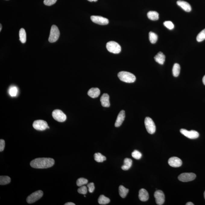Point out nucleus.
Listing matches in <instances>:
<instances>
[{"mask_svg": "<svg viewBox=\"0 0 205 205\" xmlns=\"http://www.w3.org/2000/svg\"><path fill=\"white\" fill-rule=\"evenodd\" d=\"M55 163V160L52 158H39L32 160L30 165L32 167L36 169H46L51 167Z\"/></svg>", "mask_w": 205, "mask_h": 205, "instance_id": "nucleus-1", "label": "nucleus"}, {"mask_svg": "<svg viewBox=\"0 0 205 205\" xmlns=\"http://www.w3.org/2000/svg\"><path fill=\"white\" fill-rule=\"evenodd\" d=\"M118 77L121 81L127 83H134L136 80V77L134 74L128 72L122 71L118 74Z\"/></svg>", "mask_w": 205, "mask_h": 205, "instance_id": "nucleus-2", "label": "nucleus"}, {"mask_svg": "<svg viewBox=\"0 0 205 205\" xmlns=\"http://www.w3.org/2000/svg\"><path fill=\"white\" fill-rule=\"evenodd\" d=\"M106 47L109 52L114 54L119 53L121 51V46L114 41H110L106 44Z\"/></svg>", "mask_w": 205, "mask_h": 205, "instance_id": "nucleus-3", "label": "nucleus"}, {"mask_svg": "<svg viewBox=\"0 0 205 205\" xmlns=\"http://www.w3.org/2000/svg\"><path fill=\"white\" fill-rule=\"evenodd\" d=\"M60 36V32L56 26L53 25L51 27L50 33L48 39L50 43H54L58 40Z\"/></svg>", "mask_w": 205, "mask_h": 205, "instance_id": "nucleus-4", "label": "nucleus"}, {"mask_svg": "<svg viewBox=\"0 0 205 205\" xmlns=\"http://www.w3.org/2000/svg\"><path fill=\"white\" fill-rule=\"evenodd\" d=\"M144 124L148 133L150 134H153L155 133L156 126L152 118L149 117H146L145 119Z\"/></svg>", "mask_w": 205, "mask_h": 205, "instance_id": "nucleus-5", "label": "nucleus"}, {"mask_svg": "<svg viewBox=\"0 0 205 205\" xmlns=\"http://www.w3.org/2000/svg\"><path fill=\"white\" fill-rule=\"evenodd\" d=\"M43 192L41 190L35 191L28 197L27 202L28 203H32L37 201L43 197Z\"/></svg>", "mask_w": 205, "mask_h": 205, "instance_id": "nucleus-6", "label": "nucleus"}, {"mask_svg": "<svg viewBox=\"0 0 205 205\" xmlns=\"http://www.w3.org/2000/svg\"><path fill=\"white\" fill-rule=\"evenodd\" d=\"M52 116L55 121L58 122H64L67 119L66 115L59 109H55L52 112Z\"/></svg>", "mask_w": 205, "mask_h": 205, "instance_id": "nucleus-7", "label": "nucleus"}, {"mask_svg": "<svg viewBox=\"0 0 205 205\" xmlns=\"http://www.w3.org/2000/svg\"><path fill=\"white\" fill-rule=\"evenodd\" d=\"M196 178V174L193 173H184L178 177V179L182 182H188L193 181Z\"/></svg>", "mask_w": 205, "mask_h": 205, "instance_id": "nucleus-8", "label": "nucleus"}, {"mask_svg": "<svg viewBox=\"0 0 205 205\" xmlns=\"http://www.w3.org/2000/svg\"><path fill=\"white\" fill-rule=\"evenodd\" d=\"M33 127L35 129L39 131H43L47 128V123L43 120H36L33 122Z\"/></svg>", "mask_w": 205, "mask_h": 205, "instance_id": "nucleus-9", "label": "nucleus"}, {"mask_svg": "<svg viewBox=\"0 0 205 205\" xmlns=\"http://www.w3.org/2000/svg\"><path fill=\"white\" fill-rule=\"evenodd\" d=\"M180 132L183 135L190 139H197L199 137V133L197 131H194V130L188 131V130L184 129H181L180 130Z\"/></svg>", "mask_w": 205, "mask_h": 205, "instance_id": "nucleus-10", "label": "nucleus"}, {"mask_svg": "<svg viewBox=\"0 0 205 205\" xmlns=\"http://www.w3.org/2000/svg\"><path fill=\"white\" fill-rule=\"evenodd\" d=\"M90 19L93 22L101 25H105L109 23V20L108 19L101 16H92Z\"/></svg>", "mask_w": 205, "mask_h": 205, "instance_id": "nucleus-11", "label": "nucleus"}, {"mask_svg": "<svg viewBox=\"0 0 205 205\" xmlns=\"http://www.w3.org/2000/svg\"><path fill=\"white\" fill-rule=\"evenodd\" d=\"M154 196L156 199V204L162 205L163 204L165 201V196L163 192L161 190H157L154 193Z\"/></svg>", "mask_w": 205, "mask_h": 205, "instance_id": "nucleus-12", "label": "nucleus"}, {"mask_svg": "<svg viewBox=\"0 0 205 205\" xmlns=\"http://www.w3.org/2000/svg\"><path fill=\"white\" fill-rule=\"evenodd\" d=\"M168 164L171 167L174 168L179 167L182 165V162L181 159L177 157H172L168 160Z\"/></svg>", "mask_w": 205, "mask_h": 205, "instance_id": "nucleus-13", "label": "nucleus"}, {"mask_svg": "<svg viewBox=\"0 0 205 205\" xmlns=\"http://www.w3.org/2000/svg\"><path fill=\"white\" fill-rule=\"evenodd\" d=\"M125 111L121 110L120 111L119 113L118 114V117H117L116 121L115 124V126L116 127H118L121 126L122 124L123 121L125 119Z\"/></svg>", "mask_w": 205, "mask_h": 205, "instance_id": "nucleus-14", "label": "nucleus"}, {"mask_svg": "<svg viewBox=\"0 0 205 205\" xmlns=\"http://www.w3.org/2000/svg\"><path fill=\"white\" fill-rule=\"evenodd\" d=\"M109 96L107 93H104L100 98L101 104L104 107H109L110 104L109 102Z\"/></svg>", "mask_w": 205, "mask_h": 205, "instance_id": "nucleus-15", "label": "nucleus"}, {"mask_svg": "<svg viewBox=\"0 0 205 205\" xmlns=\"http://www.w3.org/2000/svg\"><path fill=\"white\" fill-rule=\"evenodd\" d=\"M139 198L142 201H147L149 200V195L147 190L144 189H141L139 191Z\"/></svg>", "mask_w": 205, "mask_h": 205, "instance_id": "nucleus-16", "label": "nucleus"}, {"mask_svg": "<svg viewBox=\"0 0 205 205\" xmlns=\"http://www.w3.org/2000/svg\"><path fill=\"white\" fill-rule=\"evenodd\" d=\"M177 4L185 11L190 12L191 11V5L186 1H177Z\"/></svg>", "mask_w": 205, "mask_h": 205, "instance_id": "nucleus-17", "label": "nucleus"}, {"mask_svg": "<svg viewBox=\"0 0 205 205\" xmlns=\"http://www.w3.org/2000/svg\"><path fill=\"white\" fill-rule=\"evenodd\" d=\"M100 90L98 88H92L89 89L87 94L89 96L92 98L98 97L100 95Z\"/></svg>", "mask_w": 205, "mask_h": 205, "instance_id": "nucleus-18", "label": "nucleus"}, {"mask_svg": "<svg viewBox=\"0 0 205 205\" xmlns=\"http://www.w3.org/2000/svg\"><path fill=\"white\" fill-rule=\"evenodd\" d=\"M154 59L156 62L163 65L165 60V56L162 52H159L154 57Z\"/></svg>", "mask_w": 205, "mask_h": 205, "instance_id": "nucleus-19", "label": "nucleus"}, {"mask_svg": "<svg viewBox=\"0 0 205 205\" xmlns=\"http://www.w3.org/2000/svg\"><path fill=\"white\" fill-rule=\"evenodd\" d=\"M132 160L128 158H126L124 159V165L121 166V169L123 170L127 171L130 169L132 165Z\"/></svg>", "mask_w": 205, "mask_h": 205, "instance_id": "nucleus-20", "label": "nucleus"}, {"mask_svg": "<svg viewBox=\"0 0 205 205\" xmlns=\"http://www.w3.org/2000/svg\"><path fill=\"white\" fill-rule=\"evenodd\" d=\"M147 16L150 20H159V13L156 11H151L148 12Z\"/></svg>", "mask_w": 205, "mask_h": 205, "instance_id": "nucleus-21", "label": "nucleus"}, {"mask_svg": "<svg viewBox=\"0 0 205 205\" xmlns=\"http://www.w3.org/2000/svg\"><path fill=\"white\" fill-rule=\"evenodd\" d=\"M129 192L128 189L125 188L123 185H120L119 187V193L120 196L123 198H125Z\"/></svg>", "mask_w": 205, "mask_h": 205, "instance_id": "nucleus-22", "label": "nucleus"}, {"mask_svg": "<svg viewBox=\"0 0 205 205\" xmlns=\"http://www.w3.org/2000/svg\"><path fill=\"white\" fill-rule=\"evenodd\" d=\"M20 40L22 43H24L26 41V33L25 30L23 28L20 29L19 32Z\"/></svg>", "mask_w": 205, "mask_h": 205, "instance_id": "nucleus-23", "label": "nucleus"}, {"mask_svg": "<svg viewBox=\"0 0 205 205\" xmlns=\"http://www.w3.org/2000/svg\"><path fill=\"white\" fill-rule=\"evenodd\" d=\"M110 200L103 195H101L98 199V203L101 205H106L109 203Z\"/></svg>", "mask_w": 205, "mask_h": 205, "instance_id": "nucleus-24", "label": "nucleus"}, {"mask_svg": "<svg viewBox=\"0 0 205 205\" xmlns=\"http://www.w3.org/2000/svg\"><path fill=\"white\" fill-rule=\"evenodd\" d=\"M181 67L179 64L175 63L174 64L172 68V74L174 77H178L180 74Z\"/></svg>", "mask_w": 205, "mask_h": 205, "instance_id": "nucleus-25", "label": "nucleus"}, {"mask_svg": "<svg viewBox=\"0 0 205 205\" xmlns=\"http://www.w3.org/2000/svg\"><path fill=\"white\" fill-rule=\"evenodd\" d=\"M8 92L10 96L12 97H15L18 93V89L15 86H11L9 89Z\"/></svg>", "mask_w": 205, "mask_h": 205, "instance_id": "nucleus-26", "label": "nucleus"}, {"mask_svg": "<svg viewBox=\"0 0 205 205\" xmlns=\"http://www.w3.org/2000/svg\"><path fill=\"white\" fill-rule=\"evenodd\" d=\"M94 157L95 160L97 162H102L106 160V157L99 153H95L94 155Z\"/></svg>", "mask_w": 205, "mask_h": 205, "instance_id": "nucleus-27", "label": "nucleus"}, {"mask_svg": "<svg viewBox=\"0 0 205 205\" xmlns=\"http://www.w3.org/2000/svg\"><path fill=\"white\" fill-rule=\"evenodd\" d=\"M11 181V178L7 176H1L0 177V184L5 185L8 184Z\"/></svg>", "mask_w": 205, "mask_h": 205, "instance_id": "nucleus-28", "label": "nucleus"}, {"mask_svg": "<svg viewBox=\"0 0 205 205\" xmlns=\"http://www.w3.org/2000/svg\"><path fill=\"white\" fill-rule=\"evenodd\" d=\"M149 39L151 43H156L158 40L157 35L153 32H150L149 33Z\"/></svg>", "mask_w": 205, "mask_h": 205, "instance_id": "nucleus-29", "label": "nucleus"}, {"mask_svg": "<svg viewBox=\"0 0 205 205\" xmlns=\"http://www.w3.org/2000/svg\"><path fill=\"white\" fill-rule=\"evenodd\" d=\"M205 39V29L201 31L197 35V40L198 42H201Z\"/></svg>", "mask_w": 205, "mask_h": 205, "instance_id": "nucleus-30", "label": "nucleus"}, {"mask_svg": "<svg viewBox=\"0 0 205 205\" xmlns=\"http://www.w3.org/2000/svg\"><path fill=\"white\" fill-rule=\"evenodd\" d=\"M88 183V180L84 178H80L77 180V186L81 187L82 186L87 184Z\"/></svg>", "mask_w": 205, "mask_h": 205, "instance_id": "nucleus-31", "label": "nucleus"}, {"mask_svg": "<svg viewBox=\"0 0 205 205\" xmlns=\"http://www.w3.org/2000/svg\"><path fill=\"white\" fill-rule=\"evenodd\" d=\"M132 156L134 159H141L142 154L140 152L137 150H134L131 154Z\"/></svg>", "mask_w": 205, "mask_h": 205, "instance_id": "nucleus-32", "label": "nucleus"}, {"mask_svg": "<svg viewBox=\"0 0 205 205\" xmlns=\"http://www.w3.org/2000/svg\"><path fill=\"white\" fill-rule=\"evenodd\" d=\"M164 26L170 30H172L174 28V25L171 21H166L163 23Z\"/></svg>", "mask_w": 205, "mask_h": 205, "instance_id": "nucleus-33", "label": "nucleus"}, {"mask_svg": "<svg viewBox=\"0 0 205 205\" xmlns=\"http://www.w3.org/2000/svg\"><path fill=\"white\" fill-rule=\"evenodd\" d=\"M77 191L80 194H86L87 192V187L85 186H82L77 190Z\"/></svg>", "mask_w": 205, "mask_h": 205, "instance_id": "nucleus-34", "label": "nucleus"}, {"mask_svg": "<svg viewBox=\"0 0 205 205\" xmlns=\"http://www.w3.org/2000/svg\"><path fill=\"white\" fill-rule=\"evenodd\" d=\"M57 0H44V4L47 6H50L55 3Z\"/></svg>", "mask_w": 205, "mask_h": 205, "instance_id": "nucleus-35", "label": "nucleus"}, {"mask_svg": "<svg viewBox=\"0 0 205 205\" xmlns=\"http://www.w3.org/2000/svg\"><path fill=\"white\" fill-rule=\"evenodd\" d=\"M87 187L88 188L89 193H93L95 190L94 184L93 183H90L87 184Z\"/></svg>", "mask_w": 205, "mask_h": 205, "instance_id": "nucleus-36", "label": "nucleus"}, {"mask_svg": "<svg viewBox=\"0 0 205 205\" xmlns=\"http://www.w3.org/2000/svg\"><path fill=\"white\" fill-rule=\"evenodd\" d=\"M5 147V140L2 139L0 140V152H2L4 150Z\"/></svg>", "mask_w": 205, "mask_h": 205, "instance_id": "nucleus-37", "label": "nucleus"}, {"mask_svg": "<svg viewBox=\"0 0 205 205\" xmlns=\"http://www.w3.org/2000/svg\"><path fill=\"white\" fill-rule=\"evenodd\" d=\"M65 205H75V203H71V202H69V203H65Z\"/></svg>", "mask_w": 205, "mask_h": 205, "instance_id": "nucleus-38", "label": "nucleus"}, {"mask_svg": "<svg viewBox=\"0 0 205 205\" xmlns=\"http://www.w3.org/2000/svg\"><path fill=\"white\" fill-rule=\"evenodd\" d=\"M186 205H194V204H193V203H191V202H188V203H187L186 204Z\"/></svg>", "mask_w": 205, "mask_h": 205, "instance_id": "nucleus-39", "label": "nucleus"}, {"mask_svg": "<svg viewBox=\"0 0 205 205\" xmlns=\"http://www.w3.org/2000/svg\"><path fill=\"white\" fill-rule=\"evenodd\" d=\"M203 84H204L205 85V75L203 77Z\"/></svg>", "mask_w": 205, "mask_h": 205, "instance_id": "nucleus-40", "label": "nucleus"}, {"mask_svg": "<svg viewBox=\"0 0 205 205\" xmlns=\"http://www.w3.org/2000/svg\"><path fill=\"white\" fill-rule=\"evenodd\" d=\"M88 1H90V2H96L98 0H88Z\"/></svg>", "mask_w": 205, "mask_h": 205, "instance_id": "nucleus-41", "label": "nucleus"}, {"mask_svg": "<svg viewBox=\"0 0 205 205\" xmlns=\"http://www.w3.org/2000/svg\"><path fill=\"white\" fill-rule=\"evenodd\" d=\"M2 25L1 24V26H0V31H1V30H2Z\"/></svg>", "mask_w": 205, "mask_h": 205, "instance_id": "nucleus-42", "label": "nucleus"}, {"mask_svg": "<svg viewBox=\"0 0 205 205\" xmlns=\"http://www.w3.org/2000/svg\"><path fill=\"white\" fill-rule=\"evenodd\" d=\"M204 198H205V191L204 193Z\"/></svg>", "mask_w": 205, "mask_h": 205, "instance_id": "nucleus-43", "label": "nucleus"}, {"mask_svg": "<svg viewBox=\"0 0 205 205\" xmlns=\"http://www.w3.org/2000/svg\"><path fill=\"white\" fill-rule=\"evenodd\" d=\"M47 128H49V126H48V127H47Z\"/></svg>", "mask_w": 205, "mask_h": 205, "instance_id": "nucleus-44", "label": "nucleus"}]
</instances>
